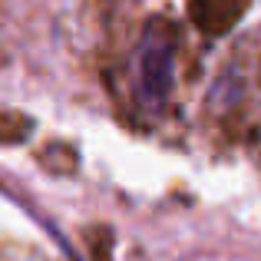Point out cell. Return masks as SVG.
Listing matches in <instances>:
<instances>
[{
    "mask_svg": "<svg viewBox=\"0 0 261 261\" xmlns=\"http://www.w3.org/2000/svg\"><path fill=\"white\" fill-rule=\"evenodd\" d=\"M175 76V53L172 37L162 33V27H149L136 53V93L146 106H162L172 89Z\"/></svg>",
    "mask_w": 261,
    "mask_h": 261,
    "instance_id": "cell-1",
    "label": "cell"
},
{
    "mask_svg": "<svg viewBox=\"0 0 261 261\" xmlns=\"http://www.w3.org/2000/svg\"><path fill=\"white\" fill-rule=\"evenodd\" d=\"M248 7V0H192V13H195L198 27L208 33H225L242 10Z\"/></svg>",
    "mask_w": 261,
    "mask_h": 261,
    "instance_id": "cell-2",
    "label": "cell"
}]
</instances>
